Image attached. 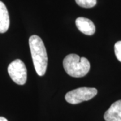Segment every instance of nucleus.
Wrapping results in <instances>:
<instances>
[{
	"mask_svg": "<svg viewBox=\"0 0 121 121\" xmlns=\"http://www.w3.org/2000/svg\"><path fill=\"white\" fill-rule=\"evenodd\" d=\"M29 46L35 71L39 76H43L48 63L47 52L43 41L39 36L32 35L29 38Z\"/></svg>",
	"mask_w": 121,
	"mask_h": 121,
	"instance_id": "f257e3e1",
	"label": "nucleus"
},
{
	"mask_svg": "<svg viewBox=\"0 0 121 121\" xmlns=\"http://www.w3.org/2000/svg\"><path fill=\"white\" fill-rule=\"evenodd\" d=\"M63 63L66 73L73 78H82L90 69V61L86 57H80L76 54L67 55Z\"/></svg>",
	"mask_w": 121,
	"mask_h": 121,
	"instance_id": "f03ea898",
	"label": "nucleus"
},
{
	"mask_svg": "<svg viewBox=\"0 0 121 121\" xmlns=\"http://www.w3.org/2000/svg\"><path fill=\"white\" fill-rule=\"evenodd\" d=\"M98 94L94 87H79L67 92L65 95V100L71 104H78L92 99Z\"/></svg>",
	"mask_w": 121,
	"mask_h": 121,
	"instance_id": "7ed1b4c3",
	"label": "nucleus"
},
{
	"mask_svg": "<svg viewBox=\"0 0 121 121\" xmlns=\"http://www.w3.org/2000/svg\"><path fill=\"white\" fill-rule=\"evenodd\" d=\"M8 73L16 83L18 85L25 84L27 80V69L24 62L20 59L12 61L8 68Z\"/></svg>",
	"mask_w": 121,
	"mask_h": 121,
	"instance_id": "20e7f679",
	"label": "nucleus"
},
{
	"mask_svg": "<svg viewBox=\"0 0 121 121\" xmlns=\"http://www.w3.org/2000/svg\"><path fill=\"white\" fill-rule=\"evenodd\" d=\"M75 24L78 30L84 35L91 36L95 33V27L94 24L86 17H78L75 20Z\"/></svg>",
	"mask_w": 121,
	"mask_h": 121,
	"instance_id": "39448f33",
	"label": "nucleus"
},
{
	"mask_svg": "<svg viewBox=\"0 0 121 121\" xmlns=\"http://www.w3.org/2000/svg\"><path fill=\"white\" fill-rule=\"evenodd\" d=\"M106 121H121V99L113 103L104 115Z\"/></svg>",
	"mask_w": 121,
	"mask_h": 121,
	"instance_id": "423d86ee",
	"label": "nucleus"
},
{
	"mask_svg": "<svg viewBox=\"0 0 121 121\" xmlns=\"http://www.w3.org/2000/svg\"><path fill=\"white\" fill-rule=\"evenodd\" d=\"M9 27V16L5 5L0 1V33H5Z\"/></svg>",
	"mask_w": 121,
	"mask_h": 121,
	"instance_id": "0eeeda50",
	"label": "nucleus"
},
{
	"mask_svg": "<svg viewBox=\"0 0 121 121\" xmlns=\"http://www.w3.org/2000/svg\"><path fill=\"white\" fill-rule=\"evenodd\" d=\"M75 1L78 5L84 8H93L97 3V0H75Z\"/></svg>",
	"mask_w": 121,
	"mask_h": 121,
	"instance_id": "6e6552de",
	"label": "nucleus"
},
{
	"mask_svg": "<svg viewBox=\"0 0 121 121\" xmlns=\"http://www.w3.org/2000/svg\"><path fill=\"white\" fill-rule=\"evenodd\" d=\"M114 52L117 59L121 62V41H118L114 44Z\"/></svg>",
	"mask_w": 121,
	"mask_h": 121,
	"instance_id": "1a4fd4ad",
	"label": "nucleus"
},
{
	"mask_svg": "<svg viewBox=\"0 0 121 121\" xmlns=\"http://www.w3.org/2000/svg\"><path fill=\"white\" fill-rule=\"evenodd\" d=\"M0 121H8L4 117H0Z\"/></svg>",
	"mask_w": 121,
	"mask_h": 121,
	"instance_id": "9d476101",
	"label": "nucleus"
}]
</instances>
